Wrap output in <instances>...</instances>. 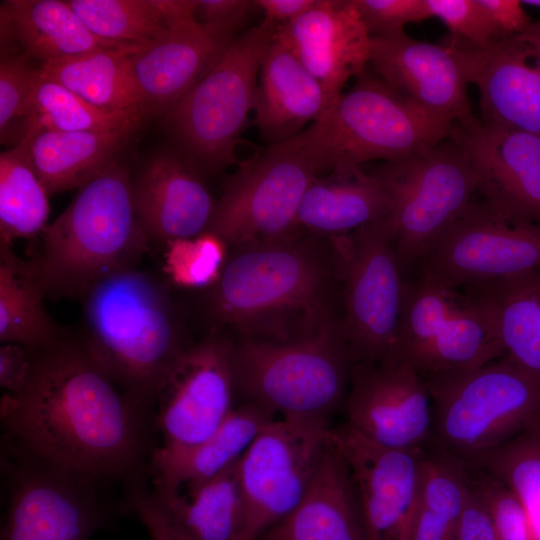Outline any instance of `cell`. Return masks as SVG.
Listing matches in <instances>:
<instances>
[{
  "label": "cell",
  "mask_w": 540,
  "mask_h": 540,
  "mask_svg": "<svg viewBox=\"0 0 540 540\" xmlns=\"http://www.w3.org/2000/svg\"><path fill=\"white\" fill-rule=\"evenodd\" d=\"M31 354L25 387L4 393L0 403L1 425L21 458L94 483L139 471L151 417L98 366L77 334L65 332Z\"/></svg>",
  "instance_id": "6da1fadb"
},
{
  "label": "cell",
  "mask_w": 540,
  "mask_h": 540,
  "mask_svg": "<svg viewBox=\"0 0 540 540\" xmlns=\"http://www.w3.org/2000/svg\"><path fill=\"white\" fill-rule=\"evenodd\" d=\"M206 309L238 338L293 342L339 323L340 286L328 239L304 232L229 248Z\"/></svg>",
  "instance_id": "7a4b0ae2"
},
{
  "label": "cell",
  "mask_w": 540,
  "mask_h": 540,
  "mask_svg": "<svg viewBox=\"0 0 540 540\" xmlns=\"http://www.w3.org/2000/svg\"><path fill=\"white\" fill-rule=\"evenodd\" d=\"M168 285L152 273L131 267L106 276L81 296L79 340L152 420L162 377L192 344Z\"/></svg>",
  "instance_id": "3957f363"
},
{
  "label": "cell",
  "mask_w": 540,
  "mask_h": 540,
  "mask_svg": "<svg viewBox=\"0 0 540 540\" xmlns=\"http://www.w3.org/2000/svg\"><path fill=\"white\" fill-rule=\"evenodd\" d=\"M39 236L27 260L50 298H81L106 276L137 267L151 245L135 211L131 178L116 160L80 186Z\"/></svg>",
  "instance_id": "277c9868"
},
{
  "label": "cell",
  "mask_w": 540,
  "mask_h": 540,
  "mask_svg": "<svg viewBox=\"0 0 540 540\" xmlns=\"http://www.w3.org/2000/svg\"><path fill=\"white\" fill-rule=\"evenodd\" d=\"M236 399L284 419L329 420L346 401L352 362L339 323L293 342L233 339Z\"/></svg>",
  "instance_id": "5b68a950"
},
{
  "label": "cell",
  "mask_w": 540,
  "mask_h": 540,
  "mask_svg": "<svg viewBox=\"0 0 540 540\" xmlns=\"http://www.w3.org/2000/svg\"><path fill=\"white\" fill-rule=\"evenodd\" d=\"M424 380L433 409L429 446L448 452L470 469L540 422V378L505 356L471 371Z\"/></svg>",
  "instance_id": "8992f818"
},
{
  "label": "cell",
  "mask_w": 540,
  "mask_h": 540,
  "mask_svg": "<svg viewBox=\"0 0 540 540\" xmlns=\"http://www.w3.org/2000/svg\"><path fill=\"white\" fill-rule=\"evenodd\" d=\"M326 171H333L332 159L311 124L296 137L269 145L228 178L207 231L229 248L297 234L302 198Z\"/></svg>",
  "instance_id": "52a82bcc"
},
{
  "label": "cell",
  "mask_w": 540,
  "mask_h": 540,
  "mask_svg": "<svg viewBox=\"0 0 540 540\" xmlns=\"http://www.w3.org/2000/svg\"><path fill=\"white\" fill-rule=\"evenodd\" d=\"M369 173L390 199L387 216L405 279L431 244L469 208L479 179L465 150L450 137Z\"/></svg>",
  "instance_id": "ba28073f"
},
{
  "label": "cell",
  "mask_w": 540,
  "mask_h": 540,
  "mask_svg": "<svg viewBox=\"0 0 540 540\" xmlns=\"http://www.w3.org/2000/svg\"><path fill=\"white\" fill-rule=\"evenodd\" d=\"M276 26L264 21L235 37L197 83L166 114L182 149L201 167L235 162V146L254 108L262 58Z\"/></svg>",
  "instance_id": "9c48e42d"
},
{
  "label": "cell",
  "mask_w": 540,
  "mask_h": 540,
  "mask_svg": "<svg viewBox=\"0 0 540 540\" xmlns=\"http://www.w3.org/2000/svg\"><path fill=\"white\" fill-rule=\"evenodd\" d=\"M329 240L340 286L339 329L352 364L394 351L405 277L385 217Z\"/></svg>",
  "instance_id": "30bf717a"
},
{
  "label": "cell",
  "mask_w": 540,
  "mask_h": 540,
  "mask_svg": "<svg viewBox=\"0 0 540 540\" xmlns=\"http://www.w3.org/2000/svg\"><path fill=\"white\" fill-rule=\"evenodd\" d=\"M314 124L332 172H350L373 160H406L448 138L452 127L396 93L369 65Z\"/></svg>",
  "instance_id": "8fae6325"
},
{
  "label": "cell",
  "mask_w": 540,
  "mask_h": 540,
  "mask_svg": "<svg viewBox=\"0 0 540 540\" xmlns=\"http://www.w3.org/2000/svg\"><path fill=\"white\" fill-rule=\"evenodd\" d=\"M504 356L483 308L461 289L405 280L393 354L423 378L474 370Z\"/></svg>",
  "instance_id": "7c38bea8"
},
{
  "label": "cell",
  "mask_w": 540,
  "mask_h": 540,
  "mask_svg": "<svg viewBox=\"0 0 540 540\" xmlns=\"http://www.w3.org/2000/svg\"><path fill=\"white\" fill-rule=\"evenodd\" d=\"M537 270L540 221L501 212L475 199L431 244L412 276L461 289Z\"/></svg>",
  "instance_id": "4fadbf2b"
},
{
  "label": "cell",
  "mask_w": 540,
  "mask_h": 540,
  "mask_svg": "<svg viewBox=\"0 0 540 540\" xmlns=\"http://www.w3.org/2000/svg\"><path fill=\"white\" fill-rule=\"evenodd\" d=\"M329 420L274 419L239 460L245 500L242 540L284 519L311 487L332 443Z\"/></svg>",
  "instance_id": "5bb4252c"
},
{
  "label": "cell",
  "mask_w": 540,
  "mask_h": 540,
  "mask_svg": "<svg viewBox=\"0 0 540 540\" xmlns=\"http://www.w3.org/2000/svg\"><path fill=\"white\" fill-rule=\"evenodd\" d=\"M233 339L211 328L192 343L162 377L153 423L161 447L184 449L209 437L236 405Z\"/></svg>",
  "instance_id": "9a60e30c"
},
{
  "label": "cell",
  "mask_w": 540,
  "mask_h": 540,
  "mask_svg": "<svg viewBox=\"0 0 540 540\" xmlns=\"http://www.w3.org/2000/svg\"><path fill=\"white\" fill-rule=\"evenodd\" d=\"M11 475L0 540H89L109 525L110 509L90 482L21 458Z\"/></svg>",
  "instance_id": "2e32d148"
},
{
  "label": "cell",
  "mask_w": 540,
  "mask_h": 540,
  "mask_svg": "<svg viewBox=\"0 0 540 540\" xmlns=\"http://www.w3.org/2000/svg\"><path fill=\"white\" fill-rule=\"evenodd\" d=\"M345 407V423L378 445L424 449L431 443L429 388L424 378L401 360L353 364Z\"/></svg>",
  "instance_id": "e0dca14e"
},
{
  "label": "cell",
  "mask_w": 540,
  "mask_h": 540,
  "mask_svg": "<svg viewBox=\"0 0 540 540\" xmlns=\"http://www.w3.org/2000/svg\"><path fill=\"white\" fill-rule=\"evenodd\" d=\"M333 439L355 486L368 540H411L424 449L378 445L344 423Z\"/></svg>",
  "instance_id": "ac0fdd59"
},
{
  "label": "cell",
  "mask_w": 540,
  "mask_h": 540,
  "mask_svg": "<svg viewBox=\"0 0 540 540\" xmlns=\"http://www.w3.org/2000/svg\"><path fill=\"white\" fill-rule=\"evenodd\" d=\"M369 67L430 117L453 125L473 116L458 47L420 41L404 30L371 36Z\"/></svg>",
  "instance_id": "d6986e66"
},
{
  "label": "cell",
  "mask_w": 540,
  "mask_h": 540,
  "mask_svg": "<svg viewBox=\"0 0 540 540\" xmlns=\"http://www.w3.org/2000/svg\"><path fill=\"white\" fill-rule=\"evenodd\" d=\"M457 47L481 121L540 136V20L484 48Z\"/></svg>",
  "instance_id": "ffe728a7"
},
{
  "label": "cell",
  "mask_w": 540,
  "mask_h": 540,
  "mask_svg": "<svg viewBox=\"0 0 540 540\" xmlns=\"http://www.w3.org/2000/svg\"><path fill=\"white\" fill-rule=\"evenodd\" d=\"M449 137L469 156L481 199L501 212L540 221V136L473 115L454 123Z\"/></svg>",
  "instance_id": "44dd1931"
},
{
  "label": "cell",
  "mask_w": 540,
  "mask_h": 540,
  "mask_svg": "<svg viewBox=\"0 0 540 540\" xmlns=\"http://www.w3.org/2000/svg\"><path fill=\"white\" fill-rule=\"evenodd\" d=\"M274 38L321 83L332 104L369 65L371 35L353 0H316L297 19L277 26Z\"/></svg>",
  "instance_id": "7402d4cb"
},
{
  "label": "cell",
  "mask_w": 540,
  "mask_h": 540,
  "mask_svg": "<svg viewBox=\"0 0 540 540\" xmlns=\"http://www.w3.org/2000/svg\"><path fill=\"white\" fill-rule=\"evenodd\" d=\"M234 38L193 20L169 27L155 41L130 53L142 114H167Z\"/></svg>",
  "instance_id": "603a6c76"
},
{
  "label": "cell",
  "mask_w": 540,
  "mask_h": 540,
  "mask_svg": "<svg viewBox=\"0 0 540 540\" xmlns=\"http://www.w3.org/2000/svg\"><path fill=\"white\" fill-rule=\"evenodd\" d=\"M138 220L150 243L165 245L207 230L216 202L199 176L170 154L153 157L132 181Z\"/></svg>",
  "instance_id": "cb8c5ba5"
},
{
  "label": "cell",
  "mask_w": 540,
  "mask_h": 540,
  "mask_svg": "<svg viewBox=\"0 0 540 540\" xmlns=\"http://www.w3.org/2000/svg\"><path fill=\"white\" fill-rule=\"evenodd\" d=\"M332 105L321 83L273 36L260 64L253 108L262 139L270 145L290 140Z\"/></svg>",
  "instance_id": "d4e9b609"
},
{
  "label": "cell",
  "mask_w": 540,
  "mask_h": 540,
  "mask_svg": "<svg viewBox=\"0 0 540 540\" xmlns=\"http://www.w3.org/2000/svg\"><path fill=\"white\" fill-rule=\"evenodd\" d=\"M256 540H368L351 472L333 435L302 501Z\"/></svg>",
  "instance_id": "484cf974"
},
{
  "label": "cell",
  "mask_w": 540,
  "mask_h": 540,
  "mask_svg": "<svg viewBox=\"0 0 540 540\" xmlns=\"http://www.w3.org/2000/svg\"><path fill=\"white\" fill-rule=\"evenodd\" d=\"M274 419L270 409L241 402L202 442L184 449L154 447L148 461L153 490L184 491L201 485L237 462Z\"/></svg>",
  "instance_id": "4316f807"
},
{
  "label": "cell",
  "mask_w": 540,
  "mask_h": 540,
  "mask_svg": "<svg viewBox=\"0 0 540 540\" xmlns=\"http://www.w3.org/2000/svg\"><path fill=\"white\" fill-rule=\"evenodd\" d=\"M140 121L104 130L27 128L19 141L49 195L79 188L107 165Z\"/></svg>",
  "instance_id": "83f0119b"
},
{
  "label": "cell",
  "mask_w": 540,
  "mask_h": 540,
  "mask_svg": "<svg viewBox=\"0 0 540 540\" xmlns=\"http://www.w3.org/2000/svg\"><path fill=\"white\" fill-rule=\"evenodd\" d=\"M390 199L363 168L316 178L300 203L296 226L301 232L330 239L384 219Z\"/></svg>",
  "instance_id": "f1b7e54d"
},
{
  "label": "cell",
  "mask_w": 540,
  "mask_h": 540,
  "mask_svg": "<svg viewBox=\"0 0 540 540\" xmlns=\"http://www.w3.org/2000/svg\"><path fill=\"white\" fill-rule=\"evenodd\" d=\"M461 290L490 318L504 356L540 378V270Z\"/></svg>",
  "instance_id": "f546056e"
},
{
  "label": "cell",
  "mask_w": 540,
  "mask_h": 540,
  "mask_svg": "<svg viewBox=\"0 0 540 540\" xmlns=\"http://www.w3.org/2000/svg\"><path fill=\"white\" fill-rule=\"evenodd\" d=\"M239 460L193 489H152L151 495L193 540H242L245 500Z\"/></svg>",
  "instance_id": "4dcf8cb0"
},
{
  "label": "cell",
  "mask_w": 540,
  "mask_h": 540,
  "mask_svg": "<svg viewBox=\"0 0 540 540\" xmlns=\"http://www.w3.org/2000/svg\"><path fill=\"white\" fill-rule=\"evenodd\" d=\"M1 24L10 29L25 55L38 59L41 64L99 49L126 48L92 34L67 1H5L1 5Z\"/></svg>",
  "instance_id": "1f68e13d"
},
{
  "label": "cell",
  "mask_w": 540,
  "mask_h": 540,
  "mask_svg": "<svg viewBox=\"0 0 540 540\" xmlns=\"http://www.w3.org/2000/svg\"><path fill=\"white\" fill-rule=\"evenodd\" d=\"M44 294L29 262L0 243V340L35 353L55 344L65 333L44 305Z\"/></svg>",
  "instance_id": "d6a6232c"
},
{
  "label": "cell",
  "mask_w": 540,
  "mask_h": 540,
  "mask_svg": "<svg viewBox=\"0 0 540 540\" xmlns=\"http://www.w3.org/2000/svg\"><path fill=\"white\" fill-rule=\"evenodd\" d=\"M137 49H99L44 63L39 68L45 76L98 108L140 110L129 63V54Z\"/></svg>",
  "instance_id": "836d02e7"
},
{
  "label": "cell",
  "mask_w": 540,
  "mask_h": 540,
  "mask_svg": "<svg viewBox=\"0 0 540 540\" xmlns=\"http://www.w3.org/2000/svg\"><path fill=\"white\" fill-rule=\"evenodd\" d=\"M48 192L18 141L0 155V243L39 236L49 215Z\"/></svg>",
  "instance_id": "e575fe53"
},
{
  "label": "cell",
  "mask_w": 540,
  "mask_h": 540,
  "mask_svg": "<svg viewBox=\"0 0 540 540\" xmlns=\"http://www.w3.org/2000/svg\"><path fill=\"white\" fill-rule=\"evenodd\" d=\"M143 116L139 109L98 108L45 76L39 68L26 104L23 132L30 127L68 132L104 130L140 121Z\"/></svg>",
  "instance_id": "d590c367"
},
{
  "label": "cell",
  "mask_w": 540,
  "mask_h": 540,
  "mask_svg": "<svg viewBox=\"0 0 540 540\" xmlns=\"http://www.w3.org/2000/svg\"><path fill=\"white\" fill-rule=\"evenodd\" d=\"M67 3L92 34L121 47L146 46L170 27L158 0H70Z\"/></svg>",
  "instance_id": "8d00e7d4"
},
{
  "label": "cell",
  "mask_w": 540,
  "mask_h": 540,
  "mask_svg": "<svg viewBox=\"0 0 540 540\" xmlns=\"http://www.w3.org/2000/svg\"><path fill=\"white\" fill-rule=\"evenodd\" d=\"M483 470L504 484L530 514L540 511V422L519 432L480 462Z\"/></svg>",
  "instance_id": "74e56055"
},
{
  "label": "cell",
  "mask_w": 540,
  "mask_h": 540,
  "mask_svg": "<svg viewBox=\"0 0 540 540\" xmlns=\"http://www.w3.org/2000/svg\"><path fill=\"white\" fill-rule=\"evenodd\" d=\"M228 251L223 240L206 230L194 238L166 243L162 269L171 285L208 289L220 277Z\"/></svg>",
  "instance_id": "f35d334b"
},
{
  "label": "cell",
  "mask_w": 540,
  "mask_h": 540,
  "mask_svg": "<svg viewBox=\"0 0 540 540\" xmlns=\"http://www.w3.org/2000/svg\"><path fill=\"white\" fill-rule=\"evenodd\" d=\"M473 487L490 514L498 540H536L523 503L500 481L480 469H470Z\"/></svg>",
  "instance_id": "ab89813d"
},
{
  "label": "cell",
  "mask_w": 540,
  "mask_h": 540,
  "mask_svg": "<svg viewBox=\"0 0 540 540\" xmlns=\"http://www.w3.org/2000/svg\"><path fill=\"white\" fill-rule=\"evenodd\" d=\"M431 17L439 18L452 34L448 42L465 48H484L503 37L476 0H426Z\"/></svg>",
  "instance_id": "60d3db41"
},
{
  "label": "cell",
  "mask_w": 540,
  "mask_h": 540,
  "mask_svg": "<svg viewBox=\"0 0 540 540\" xmlns=\"http://www.w3.org/2000/svg\"><path fill=\"white\" fill-rule=\"evenodd\" d=\"M27 55L9 54L0 63V131L1 139L13 123L25 116L26 104L39 68H34Z\"/></svg>",
  "instance_id": "b9f144b4"
},
{
  "label": "cell",
  "mask_w": 540,
  "mask_h": 540,
  "mask_svg": "<svg viewBox=\"0 0 540 540\" xmlns=\"http://www.w3.org/2000/svg\"><path fill=\"white\" fill-rule=\"evenodd\" d=\"M371 36L404 30L431 17L426 0H353Z\"/></svg>",
  "instance_id": "7bdbcfd3"
},
{
  "label": "cell",
  "mask_w": 540,
  "mask_h": 540,
  "mask_svg": "<svg viewBox=\"0 0 540 540\" xmlns=\"http://www.w3.org/2000/svg\"><path fill=\"white\" fill-rule=\"evenodd\" d=\"M128 506L144 525L150 540H193L160 508L150 491L133 488Z\"/></svg>",
  "instance_id": "ee69618b"
},
{
  "label": "cell",
  "mask_w": 540,
  "mask_h": 540,
  "mask_svg": "<svg viewBox=\"0 0 540 540\" xmlns=\"http://www.w3.org/2000/svg\"><path fill=\"white\" fill-rule=\"evenodd\" d=\"M254 8V0H196V18L206 27L234 36Z\"/></svg>",
  "instance_id": "f6af8a7d"
},
{
  "label": "cell",
  "mask_w": 540,
  "mask_h": 540,
  "mask_svg": "<svg viewBox=\"0 0 540 540\" xmlns=\"http://www.w3.org/2000/svg\"><path fill=\"white\" fill-rule=\"evenodd\" d=\"M32 369V354L22 345L2 343L0 385L5 393L17 394L25 387Z\"/></svg>",
  "instance_id": "bcb514c9"
},
{
  "label": "cell",
  "mask_w": 540,
  "mask_h": 540,
  "mask_svg": "<svg viewBox=\"0 0 540 540\" xmlns=\"http://www.w3.org/2000/svg\"><path fill=\"white\" fill-rule=\"evenodd\" d=\"M503 38L524 31L534 21L518 0H476Z\"/></svg>",
  "instance_id": "7dc6e473"
},
{
  "label": "cell",
  "mask_w": 540,
  "mask_h": 540,
  "mask_svg": "<svg viewBox=\"0 0 540 540\" xmlns=\"http://www.w3.org/2000/svg\"><path fill=\"white\" fill-rule=\"evenodd\" d=\"M456 540H498L488 509L472 482Z\"/></svg>",
  "instance_id": "c3c4849f"
},
{
  "label": "cell",
  "mask_w": 540,
  "mask_h": 540,
  "mask_svg": "<svg viewBox=\"0 0 540 540\" xmlns=\"http://www.w3.org/2000/svg\"><path fill=\"white\" fill-rule=\"evenodd\" d=\"M316 0H254L264 22L277 26L290 23L310 9Z\"/></svg>",
  "instance_id": "681fc988"
},
{
  "label": "cell",
  "mask_w": 540,
  "mask_h": 540,
  "mask_svg": "<svg viewBox=\"0 0 540 540\" xmlns=\"http://www.w3.org/2000/svg\"><path fill=\"white\" fill-rule=\"evenodd\" d=\"M523 5L540 8V0H525L521 1Z\"/></svg>",
  "instance_id": "f907efd6"
}]
</instances>
